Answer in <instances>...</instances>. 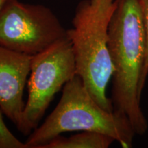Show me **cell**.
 <instances>
[{
    "label": "cell",
    "instance_id": "6",
    "mask_svg": "<svg viewBox=\"0 0 148 148\" xmlns=\"http://www.w3.org/2000/svg\"><path fill=\"white\" fill-rule=\"evenodd\" d=\"M32 56L0 46V109L17 130L25 107L23 93Z\"/></svg>",
    "mask_w": 148,
    "mask_h": 148
},
{
    "label": "cell",
    "instance_id": "8",
    "mask_svg": "<svg viewBox=\"0 0 148 148\" xmlns=\"http://www.w3.org/2000/svg\"><path fill=\"white\" fill-rule=\"evenodd\" d=\"M0 109V148H27L26 144L16 138L8 129Z\"/></svg>",
    "mask_w": 148,
    "mask_h": 148
},
{
    "label": "cell",
    "instance_id": "10",
    "mask_svg": "<svg viewBox=\"0 0 148 148\" xmlns=\"http://www.w3.org/2000/svg\"><path fill=\"white\" fill-rule=\"evenodd\" d=\"M8 0H0V11L1 10V9L3 8V7L4 6L5 3L7 2Z\"/></svg>",
    "mask_w": 148,
    "mask_h": 148
},
{
    "label": "cell",
    "instance_id": "3",
    "mask_svg": "<svg viewBox=\"0 0 148 148\" xmlns=\"http://www.w3.org/2000/svg\"><path fill=\"white\" fill-rule=\"evenodd\" d=\"M115 0H82L75 8L72 27L67 29L77 75L99 106L113 111L106 94L114 68L108 49V25Z\"/></svg>",
    "mask_w": 148,
    "mask_h": 148
},
{
    "label": "cell",
    "instance_id": "9",
    "mask_svg": "<svg viewBox=\"0 0 148 148\" xmlns=\"http://www.w3.org/2000/svg\"><path fill=\"white\" fill-rule=\"evenodd\" d=\"M139 2L142 15H143L146 36V45H147L145 67H144V77L146 79L148 75V0H139Z\"/></svg>",
    "mask_w": 148,
    "mask_h": 148
},
{
    "label": "cell",
    "instance_id": "11",
    "mask_svg": "<svg viewBox=\"0 0 148 148\" xmlns=\"http://www.w3.org/2000/svg\"><path fill=\"white\" fill-rule=\"evenodd\" d=\"M147 123H148V116H147Z\"/></svg>",
    "mask_w": 148,
    "mask_h": 148
},
{
    "label": "cell",
    "instance_id": "5",
    "mask_svg": "<svg viewBox=\"0 0 148 148\" xmlns=\"http://www.w3.org/2000/svg\"><path fill=\"white\" fill-rule=\"evenodd\" d=\"M67 37L50 8L8 0L0 11V46L28 56L36 55Z\"/></svg>",
    "mask_w": 148,
    "mask_h": 148
},
{
    "label": "cell",
    "instance_id": "7",
    "mask_svg": "<svg viewBox=\"0 0 148 148\" xmlns=\"http://www.w3.org/2000/svg\"><path fill=\"white\" fill-rule=\"evenodd\" d=\"M114 141L106 134L82 131L68 137L58 135L42 148H108Z\"/></svg>",
    "mask_w": 148,
    "mask_h": 148
},
{
    "label": "cell",
    "instance_id": "1",
    "mask_svg": "<svg viewBox=\"0 0 148 148\" xmlns=\"http://www.w3.org/2000/svg\"><path fill=\"white\" fill-rule=\"evenodd\" d=\"M108 25V49L114 71L111 101L114 110L126 115L136 135L147 132L140 100L146 79V36L139 0H115Z\"/></svg>",
    "mask_w": 148,
    "mask_h": 148
},
{
    "label": "cell",
    "instance_id": "4",
    "mask_svg": "<svg viewBox=\"0 0 148 148\" xmlns=\"http://www.w3.org/2000/svg\"><path fill=\"white\" fill-rule=\"evenodd\" d=\"M77 75L75 58L68 37L32 56L27 79V99L18 130L28 136L39 125L56 94Z\"/></svg>",
    "mask_w": 148,
    "mask_h": 148
},
{
    "label": "cell",
    "instance_id": "2",
    "mask_svg": "<svg viewBox=\"0 0 148 148\" xmlns=\"http://www.w3.org/2000/svg\"><path fill=\"white\" fill-rule=\"evenodd\" d=\"M74 131L106 134L123 148L132 147L136 135L128 117L99 106L78 75L66 83L54 110L28 135L25 143L28 148H42L58 135Z\"/></svg>",
    "mask_w": 148,
    "mask_h": 148
}]
</instances>
